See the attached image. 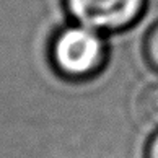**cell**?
Here are the masks:
<instances>
[{
  "label": "cell",
  "instance_id": "3",
  "mask_svg": "<svg viewBox=\"0 0 158 158\" xmlns=\"http://www.w3.org/2000/svg\"><path fill=\"white\" fill-rule=\"evenodd\" d=\"M135 114L147 127L158 129V81L140 91L135 99Z\"/></svg>",
  "mask_w": 158,
  "mask_h": 158
},
{
  "label": "cell",
  "instance_id": "1",
  "mask_svg": "<svg viewBox=\"0 0 158 158\" xmlns=\"http://www.w3.org/2000/svg\"><path fill=\"white\" fill-rule=\"evenodd\" d=\"M51 62L60 77L86 80L103 69L106 44L98 31L86 26L64 28L51 44Z\"/></svg>",
  "mask_w": 158,
  "mask_h": 158
},
{
  "label": "cell",
  "instance_id": "4",
  "mask_svg": "<svg viewBox=\"0 0 158 158\" xmlns=\"http://www.w3.org/2000/svg\"><path fill=\"white\" fill-rule=\"evenodd\" d=\"M143 52H145V59H147L148 65L155 72H158V23L148 31L147 38H145Z\"/></svg>",
  "mask_w": 158,
  "mask_h": 158
},
{
  "label": "cell",
  "instance_id": "5",
  "mask_svg": "<svg viewBox=\"0 0 158 158\" xmlns=\"http://www.w3.org/2000/svg\"><path fill=\"white\" fill-rule=\"evenodd\" d=\"M145 158H158V132L150 139L147 148H145Z\"/></svg>",
  "mask_w": 158,
  "mask_h": 158
},
{
  "label": "cell",
  "instance_id": "2",
  "mask_svg": "<svg viewBox=\"0 0 158 158\" xmlns=\"http://www.w3.org/2000/svg\"><path fill=\"white\" fill-rule=\"evenodd\" d=\"M65 7L78 25L98 33H114L140 18L145 0H65Z\"/></svg>",
  "mask_w": 158,
  "mask_h": 158
}]
</instances>
